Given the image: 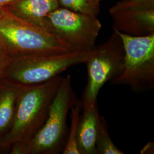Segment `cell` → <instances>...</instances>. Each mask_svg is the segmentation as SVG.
<instances>
[{
	"instance_id": "1",
	"label": "cell",
	"mask_w": 154,
	"mask_h": 154,
	"mask_svg": "<svg viewBox=\"0 0 154 154\" xmlns=\"http://www.w3.org/2000/svg\"><path fill=\"white\" fill-rule=\"evenodd\" d=\"M62 78L58 75L45 82L22 86L11 127L0 139V149L9 150L13 146L26 143L38 132L46 119Z\"/></svg>"
},
{
	"instance_id": "2",
	"label": "cell",
	"mask_w": 154,
	"mask_h": 154,
	"mask_svg": "<svg viewBox=\"0 0 154 154\" xmlns=\"http://www.w3.org/2000/svg\"><path fill=\"white\" fill-rule=\"evenodd\" d=\"M0 50L9 58L74 50L53 33L9 12L0 15Z\"/></svg>"
},
{
	"instance_id": "3",
	"label": "cell",
	"mask_w": 154,
	"mask_h": 154,
	"mask_svg": "<svg viewBox=\"0 0 154 154\" xmlns=\"http://www.w3.org/2000/svg\"><path fill=\"white\" fill-rule=\"evenodd\" d=\"M95 52L96 48L9 58L1 81L20 86L45 82L72 66L85 63Z\"/></svg>"
},
{
	"instance_id": "4",
	"label": "cell",
	"mask_w": 154,
	"mask_h": 154,
	"mask_svg": "<svg viewBox=\"0 0 154 154\" xmlns=\"http://www.w3.org/2000/svg\"><path fill=\"white\" fill-rule=\"evenodd\" d=\"M72 88L71 76L62 77L50 106L44 125L26 143L10 149L11 154H57L64 144L67 131V118L77 101Z\"/></svg>"
},
{
	"instance_id": "5",
	"label": "cell",
	"mask_w": 154,
	"mask_h": 154,
	"mask_svg": "<svg viewBox=\"0 0 154 154\" xmlns=\"http://www.w3.org/2000/svg\"><path fill=\"white\" fill-rule=\"evenodd\" d=\"M121 37L125 51L121 73L111 80L113 85L129 86L135 92L154 88V33L131 36L113 29Z\"/></svg>"
},
{
	"instance_id": "6",
	"label": "cell",
	"mask_w": 154,
	"mask_h": 154,
	"mask_svg": "<svg viewBox=\"0 0 154 154\" xmlns=\"http://www.w3.org/2000/svg\"><path fill=\"white\" fill-rule=\"evenodd\" d=\"M125 51L121 38L114 30L110 38L96 46V52L85 63L88 82L80 102L82 108L97 105L99 91L105 83L119 75L123 70Z\"/></svg>"
},
{
	"instance_id": "7",
	"label": "cell",
	"mask_w": 154,
	"mask_h": 154,
	"mask_svg": "<svg viewBox=\"0 0 154 154\" xmlns=\"http://www.w3.org/2000/svg\"><path fill=\"white\" fill-rule=\"evenodd\" d=\"M45 26L74 50L92 51L102 28L97 17L59 6L46 16Z\"/></svg>"
},
{
	"instance_id": "8",
	"label": "cell",
	"mask_w": 154,
	"mask_h": 154,
	"mask_svg": "<svg viewBox=\"0 0 154 154\" xmlns=\"http://www.w3.org/2000/svg\"><path fill=\"white\" fill-rule=\"evenodd\" d=\"M113 29L131 36L154 33V8L130 11H110Z\"/></svg>"
},
{
	"instance_id": "9",
	"label": "cell",
	"mask_w": 154,
	"mask_h": 154,
	"mask_svg": "<svg viewBox=\"0 0 154 154\" xmlns=\"http://www.w3.org/2000/svg\"><path fill=\"white\" fill-rule=\"evenodd\" d=\"M82 109L77 130L78 149L80 154H97L96 142L100 116L98 104Z\"/></svg>"
},
{
	"instance_id": "10",
	"label": "cell",
	"mask_w": 154,
	"mask_h": 154,
	"mask_svg": "<svg viewBox=\"0 0 154 154\" xmlns=\"http://www.w3.org/2000/svg\"><path fill=\"white\" fill-rule=\"evenodd\" d=\"M9 6L11 14L46 30V17L60 6L58 0H18Z\"/></svg>"
},
{
	"instance_id": "11",
	"label": "cell",
	"mask_w": 154,
	"mask_h": 154,
	"mask_svg": "<svg viewBox=\"0 0 154 154\" xmlns=\"http://www.w3.org/2000/svg\"><path fill=\"white\" fill-rule=\"evenodd\" d=\"M22 86L0 81V139L9 131Z\"/></svg>"
},
{
	"instance_id": "12",
	"label": "cell",
	"mask_w": 154,
	"mask_h": 154,
	"mask_svg": "<svg viewBox=\"0 0 154 154\" xmlns=\"http://www.w3.org/2000/svg\"><path fill=\"white\" fill-rule=\"evenodd\" d=\"M82 107L80 101L77 100L71 109V126L65 146L62 151L63 154H80L77 144V130Z\"/></svg>"
},
{
	"instance_id": "13",
	"label": "cell",
	"mask_w": 154,
	"mask_h": 154,
	"mask_svg": "<svg viewBox=\"0 0 154 154\" xmlns=\"http://www.w3.org/2000/svg\"><path fill=\"white\" fill-rule=\"evenodd\" d=\"M101 0H58L59 6L90 16L97 17Z\"/></svg>"
},
{
	"instance_id": "14",
	"label": "cell",
	"mask_w": 154,
	"mask_h": 154,
	"mask_svg": "<svg viewBox=\"0 0 154 154\" xmlns=\"http://www.w3.org/2000/svg\"><path fill=\"white\" fill-rule=\"evenodd\" d=\"M96 151L98 154H125L113 143L108 132L106 121L101 116H100L98 134L96 142Z\"/></svg>"
},
{
	"instance_id": "15",
	"label": "cell",
	"mask_w": 154,
	"mask_h": 154,
	"mask_svg": "<svg viewBox=\"0 0 154 154\" xmlns=\"http://www.w3.org/2000/svg\"><path fill=\"white\" fill-rule=\"evenodd\" d=\"M154 8V0H120L112 6L110 11H138Z\"/></svg>"
},
{
	"instance_id": "16",
	"label": "cell",
	"mask_w": 154,
	"mask_h": 154,
	"mask_svg": "<svg viewBox=\"0 0 154 154\" xmlns=\"http://www.w3.org/2000/svg\"><path fill=\"white\" fill-rule=\"evenodd\" d=\"M9 60V58L6 57L0 50V81L4 71Z\"/></svg>"
},
{
	"instance_id": "17",
	"label": "cell",
	"mask_w": 154,
	"mask_h": 154,
	"mask_svg": "<svg viewBox=\"0 0 154 154\" xmlns=\"http://www.w3.org/2000/svg\"><path fill=\"white\" fill-rule=\"evenodd\" d=\"M18 0H0V9L5 6L9 5Z\"/></svg>"
},
{
	"instance_id": "18",
	"label": "cell",
	"mask_w": 154,
	"mask_h": 154,
	"mask_svg": "<svg viewBox=\"0 0 154 154\" xmlns=\"http://www.w3.org/2000/svg\"><path fill=\"white\" fill-rule=\"evenodd\" d=\"M0 15H1V12H0Z\"/></svg>"
}]
</instances>
